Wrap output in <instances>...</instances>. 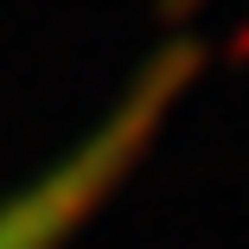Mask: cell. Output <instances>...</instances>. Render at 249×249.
Segmentation results:
<instances>
[{
  "instance_id": "cell-1",
  "label": "cell",
  "mask_w": 249,
  "mask_h": 249,
  "mask_svg": "<svg viewBox=\"0 0 249 249\" xmlns=\"http://www.w3.org/2000/svg\"><path fill=\"white\" fill-rule=\"evenodd\" d=\"M173 89H179V71H160L154 83H141L71 160H58L38 185H26L13 205H0V249H58L96 205H103V192L134 166L147 134H154L160 115L173 109Z\"/></svg>"
}]
</instances>
